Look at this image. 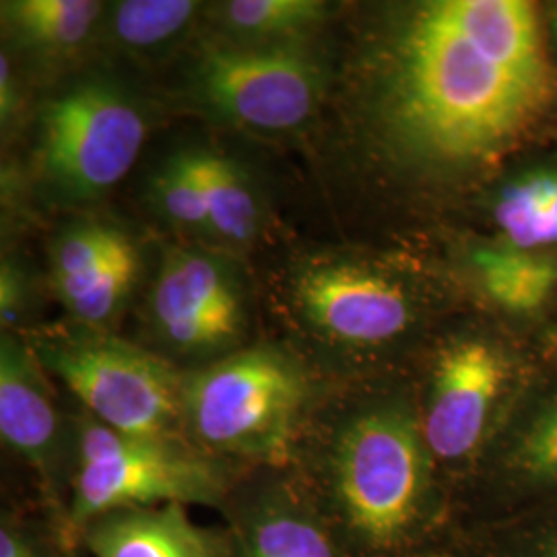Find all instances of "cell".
Wrapping results in <instances>:
<instances>
[{
	"label": "cell",
	"instance_id": "obj_21",
	"mask_svg": "<svg viewBox=\"0 0 557 557\" xmlns=\"http://www.w3.org/2000/svg\"><path fill=\"white\" fill-rule=\"evenodd\" d=\"M320 0H230L209 9L213 25L236 46H292L329 15Z\"/></svg>",
	"mask_w": 557,
	"mask_h": 557
},
{
	"label": "cell",
	"instance_id": "obj_1",
	"mask_svg": "<svg viewBox=\"0 0 557 557\" xmlns=\"http://www.w3.org/2000/svg\"><path fill=\"white\" fill-rule=\"evenodd\" d=\"M370 165L418 197L490 186L557 133V59L531 0H413L374 9L349 69Z\"/></svg>",
	"mask_w": 557,
	"mask_h": 557
},
{
	"label": "cell",
	"instance_id": "obj_12",
	"mask_svg": "<svg viewBox=\"0 0 557 557\" xmlns=\"http://www.w3.org/2000/svg\"><path fill=\"white\" fill-rule=\"evenodd\" d=\"M52 380L27 338L2 335L0 438L32 471L40 518L60 541L75 469V418L62 413Z\"/></svg>",
	"mask_w": 557,
	"mask_h": 557
},
{
	"label": "cell",
	"instance_id": "obj_28",
	"mask_svg": "<svg viewBox=\"0 0 557 557\" xmlns=\"http://www.w3.org/2000/svg\"><path fill=\"white\" fill-rule=\"evenodd\" d=\"M547 34H549V44H552V50L557 59V27H547Z\"/></svg>",
	"mask_w": 557,
	"mask_h": 557
},
{
	"label": "cell",
	"instance_id": "obj_13",
	"mask_svg": "<svg viewBox=\"0 0 557 557\" xmlns=\"http://www.w3.org/2000/svg\"><path fill=\"white\" fill-rule=\"evenodd\" d=\"M218 512V557H349L292 469L239 473Z\"/></svg>",
	"mask_w": 557,
	"mask_h": 557
},
{
	"label": "cell",
	"instance_id": "obj_27",
	"mask_svg": "<svg viewBox=\"0 0 557 557\" xmlns=\"http://www.w3.org/2000/svg\"><path fill=\"white\" fill-rule=\"evenodd\" d=\"M535 343L543 361H557V326L545 329L541 335H537Z\"/></svg>",
	"mask_w": 557,
	"mask_h": 557
},
{
	"label": "cell",
	"instance_id": "obj_8",
	"mask_svg": "<svg viewBox=\"0 0 557 557\" xmlns=\"http://www.w3.org/2000/svg\"><path fill=\"white\" fill-rule=\"evenodd\" d=\"M139 100L108 79H85L44 106L38 172L66 200H94L124 178L147 139Z\"/></svg>",
	"mask_w": 557,
	"mask_h": 557
},
{
	"label": "cell",
	"instance_id": "obj_16",
	"mask_svg": "<svg viewBox=\"0 0 557 557\" xmlns=\"http://www.w3.org/2000/svg\"><path fill=\"white\" fill-rule=\"evenodd\" d=\"M81 552L91 557H218L211 531L197 527L178 504L100 517L83 531Z\"/></svg>",
	"mask_w": 557,
	"mask_h": 557
},
{
	"label": "cell",
	"instance_id": "obj_18",
	"mask_svg": "<svg viewBox=\"0 0 557 557\" xmlns=\"http://www.w3.org/2000/svg\"><path fill=\"white\" fill-rule=\"evenodd\" d=\"M193 153L207 202L209 238L232 248L255 244L264 225V205L257 184L225 156L207 149H193Z\"/></svg>",
	"mask_w": 557,
	"mask_h": 557
},
{
	"label": "cell",
	"instance_id": "obj_19",
	"mask_svg": "<svg viewBox=\"0 0 557 557\" xmlns=\"http://www.w3.org/2000/svg\"><path fill=\"white\" fill-rule=\"evenodd\" d=\"M0 7L11 38L41 57L77 52L98 32L106 11L96 0H4Z\"/></svg>",
	"mask_w": 557,
	"mask_h": 557
},
{
	"label": "cell",
	"instance_id": "obj_14",
	"mask_svg": "<svg viewBox=\"0 0 557 557\" xmlns=\"http://www.w3.org/2000/svg\"><path fill=\"white\" fill-rule=\"evenodd\" d=\"M139 250L120 227L73 221L50 244V283L77 324L108 331L133 296Z\"/></svg>",
	"mask_w": 557,
	"mask_h": 557
},
{
	"label": "cell",
	"instance_id": "obj_9",
	"mask_svg": "<svg viewBox=\"0 0 557 557\" xmlns=\"http://www.w3.org/2000/svg\"><path fill=\"white\" fill-rule=\"evenodd\" d=\"M151 333L165 359L188 370L239 351L246 301L234 267L199 246H172L147 299Z\"/></svg>",
	"mask_w": 557,
	"mask_h": 557
},
{
	"label": "cell",
	"instance_id": "obj_15",
	"mask_svg": "<svg viewBox=\"0 0 557 557\" xmlns=\"http://www.w3.org/2000/svg\"><path fill=\"white\" fill-rule=\"evenodd\" d=\"M492 239L557 257V160L518 161L485 193Z\"/></svg>",
	"mask_w": 557,
	"mask_h": 557
},
{
	"label": "cell",
	"instance_id": "obj_20",
	"mask_svg": "<svg viewBox=\"0 0 557 557\" xmlns=\"http://www.w3.org/2000/svg\"><path fill=\"white\" fill-rule=\"evenodd\" d=\"M440 557H557V496L460 527Z\"/></svg>",
	"mask_w": 557,
	"mask_h": 557
},
{
	"label": "cell",
	"instance_id": "obj_2",
	"mask_svg": "<svg viewBox=\"0 0 557 557\" xmlns=\"http://www.w3.org/2000/svg\"><path fill=\"white\" fill-rule=\"evenodd\" d=\"M292 471L349 557H440L455 533L409 372L333 384Z\"/></svg>",
	"mask_w": 557,
	"mask_h": 557
},
{
	"label": "cell",
	"instance_id": "obj_22",
	"mask_svg": "<svg viewBox=\"0 0 557 557\" xmlns=\"http://www.w3.org/2000/svg\"><path fill=\"white\" fill-rule=\"evenodd\" d=\"M199 11L193 0H124L106 4L98 29L120 50L158 52L180 38Z\"/></svg>",
	"mask_w": 557,
	"mask_h": 557
},
{
	"label": "cell",
	"instance_id": "obj_24",
	"mask_svg": "<svg viewBox=\"0 0 557 557\" xmlns=\"http://www.w3.org/2000/svg\"><path fill=\"white\" fill-rule=\"evenodd\" d=\"M0 557H69L59 539L41 518L27 517L17 508H2Z\"/></svg>",
	"mask_w": 557,
	"mask_h": 557
},
{
	"label": "cell",
	"instance_id": "obj_26",
	"mask_svg": "<svg viewBox=\"0 0 557 557\" xmlns=\"http://www.w3.org/2000/svg\"><path fill=\"white\" fill-rule=\"evenodd\" d=\"M20 103V94H17V85H15V75L11 69V60L7 54L0 57V116L2 124L11 122Z\"/></svg>",
	"mask_w": 557,
	"mask_h": 557
},
{
	"label": "cell",
	"instance_id": "obj_11",
	"mask_svg": "<svg viewBox=\"0 0 557 557\" xmlns=\"http://www.w3.org/2000/svg\"><path fill=\"white\" fill-rule=\"evenodd\" d=\"M557 496V361L537 374L455 504V531Z\"/></svg>",
	"mask_w": 557,
	"mask_h": 557
},
{
	"label": "cell",
	"instance_id": "obj_10",
	"mask_svg": "<svg viewBox=\"0 0 557 557\" xmlns=\"http://www.w3.org/2000/svg\"><path fill=\"white\" fill-rule=\"evenodd\" d=\"M190 79V91L211 114L264 133L298 128L314 116L322 96V69L298 44L209 46Z\"/></svg>",
	"mask_w": 557,
	"mask_h": 557
},
{
	"label": "cell",
	"instance_id": "obj_25",
	"mask_svg": "<svg viewBox=\"0 0 557 557\" xmlns=\"http://www.w3.org/2000/svg\"><path fill=\"white\" fill-rule=\"evenodd\" d=\"M25 308V278L9 260L2 262L0 273V319L2 326H13Z\"/></svg>",
	"mask_w": 557,
	"mask_h": 557
},
{
	"label": "cell",
	"instance_id": "obj_23",
	"mask_svg": "<svg viewBox=\"0 0 557 557\" xmlns=\"http://www.w3.org/2000/svg\"><path fill=\"white\" fill-rule=\"evenodd\" d=\"M151 200L161 218L188 234L209 236V215L193 149L174 153L151 178Z\"/></svg>",
	"mask_w": 557,
	"mask_h": 557
},
{
	"label": "cell",
	"instance_id": "obj_6",
	"mask_svg": "<svg viewBox=\"0 0 557 557\" xmlns=\"http://www.w3.org/2000/svg\"><path fill=\"white\" fill-rule=\"evenodd\" d=\"M75 469L62 549L75 557L83 531L100 517L165 504L218 510L239 473L188 442L120 434L79 409Z\"/></svg>",
	"mask_w": 557,
	"mask_h": 557
},
{
	"label": "cell",
	"instance_id": "obj_3",
	"mask_svg": "<svg viewBox=\"0 0 557 557\" xmlns=\"http://www.w3.org/2000/svg\"><path fill=\"white\" fill-rule=\"evenodd\" d=\"M438 289L403 260L329 255L294 269L289 304L319 347L320 376L349 384L413 368L434 338Z\"/></svg>",
	"mask_w": 557,
	"mask_h": 557
},
{
	"label": "cell",
	"instance_id": "obj_17",
	"mask_svg": "<svg viewBox=\"0 0 557 557\" xmlns=\"http://www.w3.org/2000/svg\"><path fill=\"white\" fill-rule=\"evenodd\" d=\"M469 271L490 306L506 319H535L557 292V257L479 239L469 252Z\"/></svg>",
	"mask_w": 557,
	"mask_h": 557
},
{
	"label": "cell",
	"instance_id": "obj_5",
	"mask_svg": "<svg viewBox=\"0 0 557 557\" xmlns=\"http://www.w3.org/2000/svg\"><path fill=\"white\" fill-rule=\"evenodd\" d=\"M543 359L510 324H460L432 338L409 370L425 444L457 504Z\"/></svg>",
	"mask_w": 557,
	"mask_h": 557
},
{
	"label": "cell",
	"instance_id": "obj_4",
	"mask_svg": "<svg viewBox=\"0 0 557 557\" xmlns=\"http://www.w3.org/2000/svg\"><path fill=\"white\" fill-rule=\"evenodd\" d=\"M331 386L296 354L275 345L242 347L182 374L184 438L236 473L292 469Z\"/></svg>",
	"mask_w": 557,
	"mask_h": 557
},
{
	"label": "cell",
	"instance_id": "obj_7",
	"mask_svg": "<svg viewBox=\"0 0 557 557\" xmlns=\"http://www.w3.org/2000/svg\"><path fill=\"white\" fill-rule=\"evenodd\" d=\"M27 343L79 409L103 425L139 438L186 442L184 372L160 354L77 322L40 329Z\"/></svg>",
	"mask_w": 557,
	"mask_h": 557
}]
</instances>
